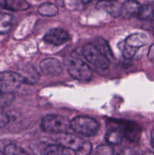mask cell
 Masks as SVG:
<instances>
[{
	"label": "cell",
	"mask_w": 154,
	"mask_h": 155,
	"mask_svg": "<svg viewBox=\"0 0 154 155\" xmlns=\"http://www.w3.org/2000/svg\"><path fill=\"white\" fill-rule=\"evenodd\" d=\"M18 73L22 77L24 83L27 84H35L40 78V74L33 64H27L23 68L21 72Z\"/></svg>",
	"instance_id": "7c38bea8"
},
{
	"label": "cell",
	"mask_w": 154,
	"mask_h": 155,
	"mask_svg": "<svg viewBox=\"0 0 154 155\" xmlns=\"http://www.w3.org/2000/svg\"><path fill=\"white\" fill-rule=\"evenodd\" d=\"M43 154L46 155H61V154H75L74 151L69 148H66L63 145H49L44 149Z\"/></svg>",
	"instance_id": "e0dca14e"
},
{
	"label": "cell",
	"mask_w": 154,
	"mask_h": 155,
	"mask_svg": "<svg viewBox=\"0 0 154 155\" xmlns=\"http://www.w3.org/2000/svg\"><path fill=\"white\" fill-rule=\"evenodd\" d=\"M150 141H151V145L153 148L154 149V129L151 131V137H150Z\"/></svg>",
	"instance_id": "cb8c5ba5"
},
{
	"label": "cell",
	"mask_w": 154,
	"mask_h": 155,
	"mask_svg": "<svg viewBox=\"0 0 154 155\" xmlns=\"http://www.w3.org/2000/svg\"><path fill=\"white\" fill-rule=\"evenodd\" d=\"M13 17L11 15L0 12V34H6L11 30Z\"/></svg>",
	"instance_id": "d6986e66"
},
{
	"label": "cell",
	"mask_w": 154,
	"mask_h": 155,
	"mask_svg": "<svg viewBox=\"0 0 154 155\" xmlns=\"http://www.w3.org/2000/svg\"><path fill=\"white\" fill-rule=\"evenodd\" d=\"M147 36L144 33H135L129 35L122 42L120 48L122 54L127 59H131L135 55L139 48L147 43Z\"/></svg>",
	"instance_id": "8992f818"
},
{
	"label": "cell",
	"mask_w": 154,
	"mask_h": 155,
	"mask_svg": "<svg viewBox=\"0 0 154 155\" xmlns=\"http://www.w3.org/2000/svg\"><path fill=\"white\" fill-rule=\"evenodd\" d=\"M95 153H96L97 154L101 155H111L113 154V153H114V150H113L111 145L107 144V145H99V146L96 148Z\"/></svg>",
	"instance_id": "44dd1931"
},
{
	"label": "cell",
	"mask_w": 154,
	"mask_h": 155,
	"mask_svg": "<svg viewBox=\"0 0 154 155\" xmlns=\"http://www.w3.org/2000/svg\"><path fill=\"white\" fill-rule=\"evenodd\" d=\"M148 58H149V60L154 61V44H152L149 48V52H148Z\"/></svg>",
	"instance_id": "603a6c76"
},
{
	"label": "cell",
	"mask_w": 154,
	"mask_h": 155,
	"mask_svg": "<svg viewBox=\"0 0 154 155\" xmlns=\"http://www.w3.org/2000/svg\"><path fill=\"white\" fill-rule=\"evenodd\" d=\"M82 54L89 64L99 71H107L110 68V61L92 42L83 47Z\"/></svg>",
	"instance_id": "5b68a950"
},
{
	"label": "cell",
	"mask_w": 154,
	"mask_h": 155,
	"mask_svg": "<svg viewBox=\"0 0 154 155\" xmlns=\"http://www.w3.org/2000/svg\"><path fill=\"white\" fill-rule=\"evenodd\" d=\"M60 135L61 136L59 139V143L72 150L75 154L88 155L91 153L92 145L88 141L71 133H66Z\"/></svg>",
	"instance_id": "7a4b0ae2"
},
{
	"label": "cell",
	"mask_w": 154,
	"mask_h": 155,
	"mask_svg": "<svg viewBox=\"0 0 154 155\" xmlns=\"http://www.w3.org/2000/svg\"><path fill=\"white\" fill-rule=\"evenodd\" d=\"M140 4L136 0H127L121 6V15L125 19L137 16L140 8Z\"/></svg>",
	"instance_id": "8fae6325"
},
{
	"label": "cell",
	"mask_w": 154,
	"mask_h": 155,
	"mask_svg": "<svg viewBox=\"0 0 154 155\" xmlns=\"http://www.w3.org/2000/svg\"><path fill=\"white\" fill-rule=\"evenodd\" d=\"M82 2L85 3V4H87V3L91 2L94 1V0H82Z\"/></svg>",
	"instance_id": "d4e9b609"
},
{
	"label": "cell",
	"mask_w": 154,
	"mask_h": 155,
	"mask_svg": "<svg viewBox=\"0 0 154 155\" xmlns=\"http://www.w3.org/2000/svg\"><path fill=\"white\" fill-rule=\"evenodd\" d=\"M43 39L47 43L58 46L70 40V36L66 30L63 29L53 28L45 33Z\"/></svg>",
	"instance_id": "9c48e42d"
},
{
	"label": "cell",
	"mask_w": 154,
	"mask_h": 155,
	"mask_svg": "<svg viewBox=\"0 0 154 155\" xmlns=\"http://www.w3.org/2000/svg\"><path fill=\"white\" fill-rule=\"evenodd\" d=\"M115 127H117L122 133L123 137L129 142H138L141 134V128L136 123L132 121H116Z\"/></svg>",
	"instance_id": "ba28073f"
},
{
	"label": "cell",
	"mask_w": 154,
	"mask_h": 155,
	"mask_svg": "<svg viewBox=\"0 0 154 155\" xmlns=\"http://www.w3.org/2000/svg\"><path fill=\"white\" fill-rule=\"evenodd\" d=\"M121 6L122 5H119L116 2V1H104V0H100L97 5L98 8L104 9L106 12L113 17L120 16Z\"/></svg>",
	"instance_id": "5bb4252c"
},
{
	"label": "cell",
	"mask_w": 154,
	"mask_h": 155,
	"mask_svg": "<svg viewBox=\"0 0 154 155\" xmlns=\"http://www.w3.org/2000/svg\"><path fill=\"white\" fill-rule=\"evenodd\" d=\"M38 12L42 16L53 17L57 15V13H58V8L55 5L53 4V3H43L38 8Z\"/></svg>",
	"instance_id": "ffe728a7"
},
{
	"label": "cell",
	"mask_w": 154,
	"mask_h": 155,
	"mask_svg": "<svg viewBox=\"0 0 154 155\" xmlns=\"http://www.w3.org/2000/svg\"><path fill=\"white\" fill-rule=\"evenodd\" d=\"M66 69L69 75L82 83L90 82L93 77V71L88 64L79 58H70L66 62Z\"/></svg>",
	"instance_id": "6da1fadb"
},
{
	"label": "cell",
	"mask_w": 154,
	"mask_h": 155,
	"mask_svg": "<svg viewBox=\"0 0 154 155\" xmlns=\"http://www.w3.org/2000/svg\"><path fill=\"white\" fill-rule=\"evenodd\" d=\"M99 127V124L90 117L78 116L70 121V128L72 131L87 137L95 136Z\"/></svg>",
	"instance_id": "3957f363"
},
{
	"label": "cell",
	"mask_w": 154,
	"mask_h": 155,
	"mask_svg": "<svg viewBox=\"0 0 154 155\" xmlns=\"http://www.w3.org/2000/svg\"><path fill=\"white\" fill-rule=\"evenodd\" d=\"M109 60L111 61L113 58H114V56H113V52L111 51V48H110V45H109L108 42L104 39L103 38H97L94 40V42H92Z\"/></svg>",
	"instance_id": "ac0fdd59"
},
{
	"label": "cell",
	"mask_w": 154,
	"mask_h": 155,
	"mask_svg": "<svg viewBox=\"0 0 154 155\" xmlns=\"http://www.w3.org/2000/svg\"><path fill=\"white\" fill-rule=\"evenodd\" d=\"M9 122V117L4 111L0 110V130L4 128Z\"/></svg>",
	"instance_id": "7402d4cb"
},
{
	"label": "cell",
	"mask_w": 154,
	"mask_h": 155,
	"mask_svg": "<svg viewBox=\"0 0 154 155\" xmlns=\"http://www.w3.org/2000/svg\"><path fill=\"white\" fill-rule=\"evenodd\" d=\"M0 152L6 155L27 154L21 147L7 139L0 140Z\"/></svg>",
	"instance_id": "4fadbf2b"
},
{
	"label": "cell",
	"mask_w": 154,
	"mask_h": 155,
	"mask_svg": "<svg viewBox=\"0 0 154 155\" xmlns=\"http://www.w3.org/2000/svg\"><path fill=\"white\" fill-rule=\"evenodd\" d=\"M137 17L142 21H154V2H150L140 6Z\"/></svg>",
	"instance_id": "9a60e30c"
},
{
	"label": "cell",
	"mask_w": 154,
	"mask_h": 155,
	"mask_svg": "<svg viewBox=\"0 0 154 155\" xmlns=\"http://www.w3.org/2000/svg\"><path fill=\"white\" fill-rule=\"evenodd\" d=\"M41 128L47 133L63 134L71 130L70 121L60 115H47L42 119Z\"/></svg>",
	"instance_id": "277c9868"
},
{
	"label": "cell",
	"mask_w": 154,
	"mask_h": 155,
	"mask_svg": "<svg viewBox=\"0 0 154 155\" xmlns=\"http://www.w3.org/2000/svg\"><path fill=\"white\" fill-rule=\"evenodd\" d=\"M41 71L42 74L47 76L56 77L58 76L63 72V65L60 63V61L53 58H45L40 62Z\"/></svg>",
	"instance_id": "30bf717a"
},
{
	"label": "cell",
	"mask_w": 154,
	"mask_h": 155,
	"mask_svg": "<svg viewBox=\"0 0 154 155\" xmlns=\"http://www.w3.org/2000/svg\"><path fill=\"white\" fill-rule=\"evenodd\" d=\"M104 1H116V0H104Z\"/></svg>",
	"instance_id": "484cf974"
},
{
	"label": "cell",
	"mask_w": 154,
	"mask_h": 155,
	"mask_svg": "<svg viewBox=\"0 0 154 155\" xmlns=\"http://www.w3.org/2000/svg\"><path fill=\"white\" fill-rule=\"evenodd\" d=\"M22 83H24V80L18 72L4 71L0 73V93H12Z\"/></svg>",
	"instance_id": "52a82bcc"
},
{
	"label": "cell",
	"mask_w": 154,
	"mask_h": 155,
	"mask_svg": "<svg viewBox=\"0 0 154 155\" xmlns=\"http://www.w3.org/2000/svg\"><path fill=\"white\" fill-rule=\"evenodd\" d=\"M123 136L117 127H111L107 131L105 135V140L111 145H117L122 142Z\"/></svg>",
	"instance_id": "2e32d148"
}]
</instances>
